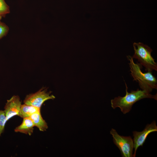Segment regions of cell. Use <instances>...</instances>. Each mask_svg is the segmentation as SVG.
<instances>
[{
	"instance_id": "7c38bea8",
	"label": "cell",
	"mask_w": 157,
	"mask_h": 157,
	"mask_svg": "<svg viewBox=\"0 0 157 157\" xmlns=\"http://www.w3.org/2000/svg\"><path fill=\"white\" fill-rule=\"evenodd\" d=\"M7 121L4 111L0 110V136L4 130L5 124Z\"/></svg>"
},
{
	"instance_id": "8992f818",
	"label": "cell",
	"mask_w": 157,
	"mask_h": 157,
	"mask_svg": "<svg viewBox=\"0 0 157 157\" xmlns=\"http://www.w3.org/2000/svg\"><path fill=\"white\" fill-rule=\"evenodd\" d=\"M157 131V126L155 121H153L151 124H147L144 130L141 132L136 131L133 132V136L134 148V151L133 157H135L136 151L138 148L145 142L147 136L150 133Z\"/></svg>"
},
{
	"instance_id": "30bf717a",
	"label": "cell",
	"mask_w": 157,
	"mask_h": 157,
	"mask_svg": "<svg viewBox=\"0 0 157 157\" xmlns=\"http://www.w3.org/2000/svg\"><path fill=\"white\" fill-rule=\"evenodd\" d=\"M40 108L24 104L21 105L19 116L22 118L28 117L33 114L40 111Z\"/></svg>"
},
{
	"instance_id": "8fae6325",
	"label": "cell",
	"mask_w": 157,
	"mask_h": 157,
	"mask_svg": "<svg viewBox=\"0 0 157 157\" xmlns=\"http://www.w3.org/2000/svg\"><path fill=\"white\" fill-rule=\"evenodd\" d=\"M10 12L8 6L5 2L4 0H0V16L5 17L6 15Z\"/></svg>"
},
{
	"instance_id": "9c48e42d",
	"label": "cell",
	"mask_w": 157,
	"mask_h": 157,
	"mask_svg": "<svg viewBox=\"0 0 157 157\" xmlns=\"http://www.w3.org/2000/svg\"><path fill=\"white\" fill-rule=\"evenodd\" d=\"M29 117L34 126L37 127L40 131H44L48 129L47 124L42 118L40 111L33 114Z\"/></svg>"
},
{
	"instance_id": "6da1fadb",
	"label": "cell",
	"mask_w": 157,
	"mask_h": 157,
	"mask_svg": "<svg viewBox=\"0 0 157 157\" xmlns=\"http://www.w3.org/2000/svg\"><path fill=\"white\" fill-rule=\"evenodd\" d=\"M125 82L126 87V94L124 97L119 96L111 100V107L115 109L119 108L124 114L129 112L133 104L138 101L145 98L154 99L157 100V95H153L144 90L138 89L136 90L128 91V87Z\"/></svg>"
},
{
	"instance_id": "277c9868",
	"label": "cell",
	"mask_w": 157,
	"mask_h": 157,
	"mask_svg": "<svg viewBox=\"0 0 157 157\" xmlns=\"http://www.w3.org/2000/svg\"><path fill=\"white\" fill-rule=\"evenodd\" d=\"M110 132L113 142L119 149L122 156L133 157L134 143L131 137L120 135L113 129H112Z\"/></svg>"
},
{
	"instance_id": "4fadbf2b",
	"label": "cell",
	"mask_w": 157,
	"mask_h": 157,
	"mask_svg": "<svg viewBox=\"0 0 157 157\" xmlns=\"http://www.w3.org/2000/svg\"><path fill=\"white\" fill-rule=\"evenodd\" d=\"M9 30L8 26L0 20V39L6 36Z\"/></svg>"
},
{
	"instance_id": "5bb4252c",
	"label": "cell",
	"mask_w": 157,
	"mask_h": 157,
	"mask_svg": "<svg viewBox=\"0 0 157 157\" xmlns=\"http://www.w3.org/2000/svg\"><path fill=\"white\" fill-rule=\"evenodd\" d=\"M1 18H2V17L0 16V20H1Z\"/></svg>"
},
{
	"instance_id": "5b68a950",
	"label": "cell",
	"mask_w": 157,
	"mask_h": 157,
	"mask_svg": "<svg viewBox=\"0 0 157 157\" xmlns=\"http://www.w3.org/2000/svg\"><path fill=\"white\" fill-rule=\"evenodd\" d=\"M55 97L46 90L42 89L36 92L27 95L24 102V104L41 108L42 104L46 101L53 99Z\"/></svg>"
},
{
	"instance_id": "3957f363",
	"label": "cell",
	"mask_w": 157,
	"mask_h": 157,
	"mask_svg": "<svg viewBox=\"0 0 157 157\" xmlns=\"http://www.w3.org/2000/svg\"><path fill=\"white\" fill-rule=\"evenodd\" d=\"M134 53L133 58L138 60L139 63L145 67V70L151 72L157 71V63L151 56L152 49L147 45L141 42H134L133 44Z\"/></svg>"
},
{
	"instance_id": "52a82bcc",
	"label": "cell",
	"mask_w": 157,
	"mask_h": 157,
	"mask_svg": "<svg viewBox=\"0 0 157 157\" xmlns=\"http://www.w3.org/2000/svg\"><path fill=\"white\" fill-rule=\"evenodd\" d=\"M21 105L18 96L14 95L7 100L4 108L7 121L15 115L19 116Z\"/></svg>"
},
{
	"instance_id": "ba28073f",
	"label": "cell",
	"mask_w": 157,
	"mask_h": 157,
	"mask_svg": "<svg viewBox=\"0 0 157 157\" xmlns=\"http://www.w3.org/2000/svg\"><path fill=\"white\" fill-rule=\"evenodd\" d=\"M34 125L30 117L23 118L22 124L15 129L16 132H20L30 135L33 133Z\"/></svg>"
},
{
	"instance_id": "7a4b0ae2",
	"label": "cell",
	"mask_w": 157,
	"mask_h": 157,
	"mask_svg": "<svg viewBox=\"0 0 157 157\" xmlns=\"http://www.w3.org/2000/svg\"><path fill=\"white\" fill-rule=\"evenodd\" d=\"M127 58L130 61L129 64L133 81L138 82L140 88L149 93L153 89H157V79L151 72L143 73L141 71L142 65L138 63H135L132 56H127Z\"/></svg>"
}]
</instances>
